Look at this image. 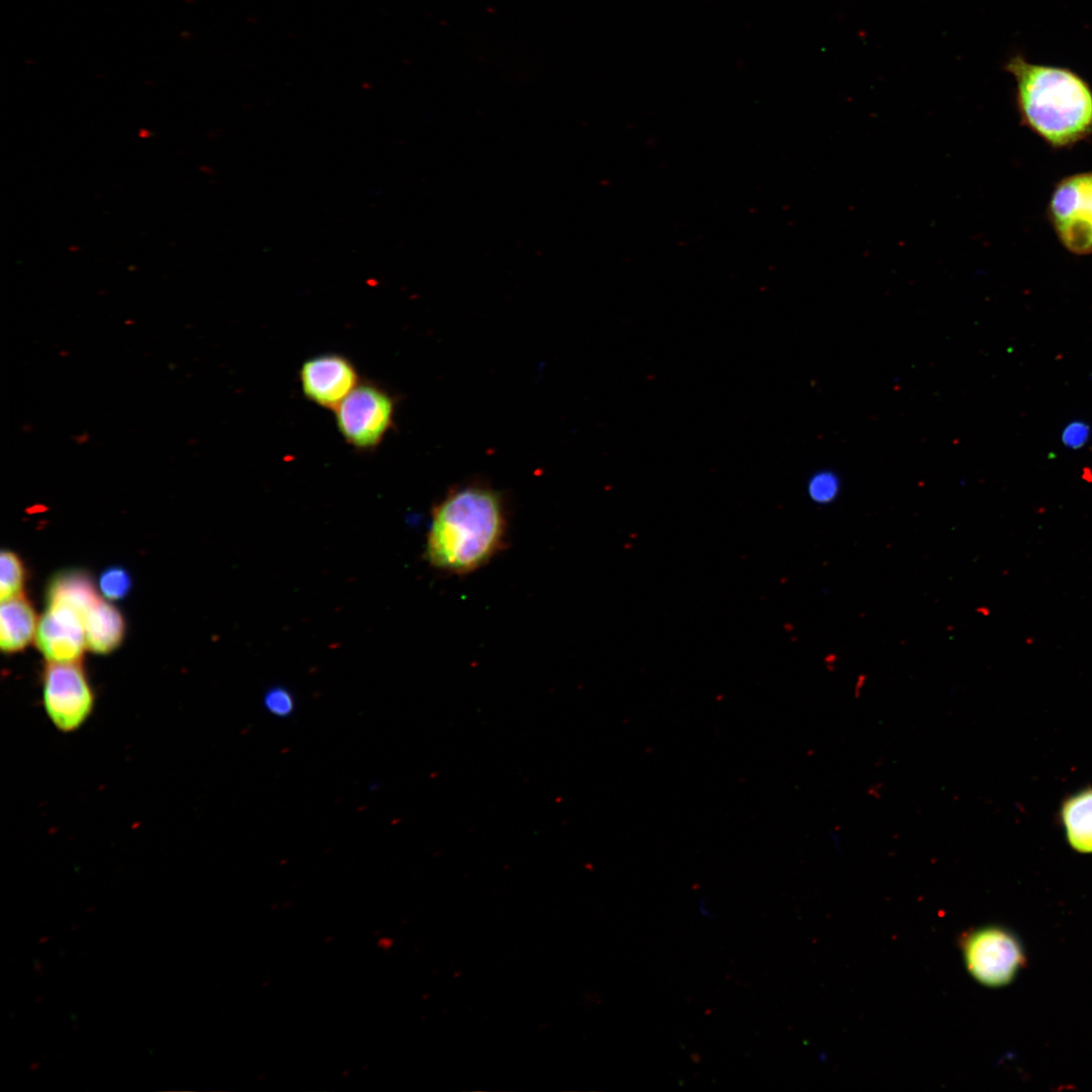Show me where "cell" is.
Here are the masks:
<instances>
[{
    "instance_id": "17",
    "label": "cell",
    "mask_w": 1092,
    "mask_h": 1092,
    "mask_svg": "<svg viewBox=\"0 0 1092 1092\" xmlns=\"http://www.w3.org/2000/svg\"><path fill=\"white\" fill-rule=\"evenodd\" d=\"M1089 434V426L1083 422L1076 421L1065 428L1062 434V440L1066 446L1078 449L1087 442Z\"/></svg>"
},
{
    "instance_id": "15",
    "label": "cell",
    "mask_w": 1092,
    "mask_h": 1092,
    "mask_svg": "<svg viewBox=\"0 0 1092 1092\" xmlns=\"http://www.w3.org/2000/svg\"><path fill=\"white\" fill-rule=\"evenodd\" d=\"M98 584L106 599L120 600L128 595L131 587V577L123 567L111 566L102 571Z\"/></svg>"
},
{
    "instance_id": "5",
    "label": "cell",
    "mask_w": 1092,
    "mask_h": 1092,
    "mask_svg": "<svg viewBox=\"0 0 1092 1092\" xmlns=\"http://www.w3.org/2000/svg\"><path fill=\"white\" fill-rule=\"evenodd\" d=\"M41 686L46 713L59 730L75 731L89 718L94 693L80 661H48Z\"/></svg>"
},
{
    "instance_id": "3",
    "label": "cell",
    "mask_w": 1092,
    "mask_h": 1092,
    "mask_svg": "<svg viewBox=\"0 0 1092 1092\" xmlns=\"http://www.w3.org/2000/svg\"><path fill=\"white\" fill-rule=\"evenodd\" d=\"M334 413L345 442L358 451H372L393 426L395 398L375 382L360 381Z\"/></svg>"
},
{
    "instance_id": "2",
    "label": "cell",
    "mask_w": 1092,
    "mask_h": 1092,
    "mask_svg": "<svg viewBox=\"0 0 1092 1092\" xmlns=\"http://www.w3.org/2000/svg\"><path fill=\"white\" fill-rule=\"evenodd\" d=\"M1005 70L1016 82L1021 120L1049 145L1069 147L1092 133V91L1077 74L1020 56L1010 58Z\"/></svg>"
},
{
    "instance_id": "1",
    "label": "cell",
    "mask_w": 1092,
    "mask_h": 1092,
    "mask_svg": "<svg viewBox=\"0 0 1092 1092\" xmlns=\"http://www.w3.org/2000/svg\"><path fill=\"white\" fill-rule=\"evenodd\" d=\"M507 517L499 492L484 485L451 490L432 511L426 558L450 574H468L503 547Z\"/></svg>"
},
{
    "instance_id": "9",
    "label": "cell",
    "mask_w": 1092,
    "mask_h": 1092,
    "mask_svg": "<svg viewBox=\"0 0 1092 1092\" xmlns=\"http://www.w3.org/2000/svg\"><path fill=\"white\" fill-rule=\"evenodd\" d=\"M1 602V649L8 654L19 652L29 645L36 633V614L23 595Z\"/></svg>"
},
{
    "instance_id": "18",
    "label": "cell",
    "mask_w": 1092,
    "mask_h": 1092,
    "mask_svg": "<svg viewBox=\"0 0 1092 1092\" xmlns=\"http://www.w3.org/2000/svg\"><path fill=\"white\" fill-rule=\"evenodd\" d=\"M89 437L90 436L87 433H80L78 435L73 436V440H74V442L76 444L83 445V444H86L89 441Z\"/></svg>"
},
{
    "instance_id": "12",
    "label": "cell",
    "mask_w": 1092,
    "mask_h": 1092,
    "mask_svg": "<svg viewBox=\"0 0 1092 1092\" xmlns=\"http://www.w3.org/2000/svg\"><path fill=\"white\" fill-rule=\"evenodd\" d=\"M1062 817L1072 847L1092 852V789L1070 798L1063 806Z\"/></svg>"
},
{
    "instance_id": "7",
    "label": "cell",
    "mask_w": 1092,
    "mask_h": 1092,
    "mask_svg": "<svg viewBox=\"0 0 1092 1092\" xmlns=\"http://www.w3.org/2000/svg\"><path fill=\"white\" fill-rule=\"evenodd\" d=\"M360 381L352 361L338 353L312 356L302 362L299 368L303 395L312 403L328 410L334 411Z\"/></svg>"
},
{
    "instance_id": "14",
    "label": "cell",
    "mask_w": 1092,
    "mask_h": 1092,
    "mask_svg": "<svg viewBox=\"0 0 1092 1092\" xmlns=\"http://www.w3.org/2000/svg\"><path fill=\"white\" fill-rule=\"evenodd\" d=\"M841 491V479L831 469H820L808 479L807 493L817 505H828L836 500Z\"/></svg>"
},
{
    "instance_id": "8",
    "label": "cell",
    "mask_w": 1092,
    "mask_h": 1092,
    "mask_svg": "<svg viewBox=\"0 0 1092 1092\" xmlns=\"http://www.w3.org/2000/svg\"><path fill=\"white\" fill-rule=\"evenodd\" d=\"M85 618L63 606H47L35 633L36 645L48 661H80L86 646Z\"/></svg>"
},
{
    "instance_id": "4",
    "label": "cell",
    "mask_w": 1092,
    "mask_h": 1092,
    "mask_svg": "<svg viewBox=\"0 0 1092 1092\" xmlns=\"http://www.w3.org/2000/svg\"><path fill=\"white\" fill-rule=\"evenodd\" d=\"M962 949L972 977L988 987L1007 985L1025 963L1018 938L998 926L968 932L962 939Z\"/></svg>"
},
{
    "instance_id": "10",
    "label": "cell",
    "mask_w": 1092,
    "mask_h": 1092,
    "mask_svg": "<svg viewBox=\"0 0 1092 1092\" xmlns=\"http://www.w3.org/2000/svg\"><path fill=\"white\" fill-rule=\"evenodd\" d=\"M100 600L91 576L80 569L57 573L47 589V606L68 607L84 618Z\"/></svg>"
},
{
    "instance_id": "13",
    "label": "cell",
    "mask_w": 1092,
    "mask_h": 1092,
    "mask_svg": "<svg viewBox=\"0 0 1092 1092\" xmlns=\"http://www.w3.org/2000/svg\"><path fill=\"white\" fill-rule=\"evenodd\" d=\"M0 598L1 601L23 595L25 569L20 557L11 550H2L0 555Z\"/></svg>"
},
{
    "instance_id": "6",
    "label": "cell",
    "mask_w": 1092,
    "mask_h": 1092,
    "mask_svg": "<svg viewBox=\"0 0 1092 1092\" xmlns=\"http://www.w3.org/2000/svg\"><path fill=\"white\" fill-rule=\"evenodd\" d=\"M1049 216L1068 251L1076 255L1092 253V172L1059 182L1049 204Z\"/></svg>"
},
{
    "instance_id": "16",
    "label": "cell",
    "mask_w": 1092,
    "mask_h": 1092,
    "mask_svg": "<svg viewBox=\"0 0 1092 1092\" xmlns=\"http://www.w3.org/2000/svg\"><path fill=\"white\" fill-rule=\"evenodd\" d=\"M265 710L278 718L289 717L295 709V701L291 692L281 686L269 688L263 697Z\"/></svg>"
},
{
    "instance_id": "11",
    "label": "cell",
    "mask_w": 1092,
    "mask_h": 1092,
    "mask_svg": "<svg viewBox=\"0 0 1092 1092\" xmlns=\"http://www.w3.org/2000/svg\"><path fill=\"white\" fill-rule=\"evenodd\" d=\"M84 626L86 646L98 654L112 652L125 634V621L120 611L101 599L87 613Z\"/></svg>"
}]
</instances>
